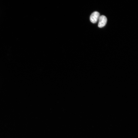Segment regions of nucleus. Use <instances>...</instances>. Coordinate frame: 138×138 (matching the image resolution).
Returning a JSON list of instances; mask_svg holds the SVG:
<instances>
[{
	"instance_id": "nucleus-1",
	"label": "nucleus",
	"mask_w": 138,
	"mask_h": 138,
	"mask_svg": "<svg viewBox=\"0 0 138 138\" xmlns=\"http://www.w3.org/2000/svg\"><path fill=\"white\" fill-rule=\"evenodd\" d=\"M100 16L99 13L95 11L93 12L90 16V20L93 23H96L98 20Z\"/></svg>"
},
{
	"instance_id": "nucleus-2",
	"label": "nucleus",
	"mask_w": 138,
	"mask_h": 138,
	"mask_svg": "<svg viewBox=\"0 0 138 138\" xmlns=\"http://www.w3.org/2000/svg\"><path fill=\"white\" fill-rule=\"evenodd\" d=\"M98 20V26L99 28H102L106 25L107 19L105 16L102 15L100 16Z\"/></svg>"
}]
</instances>
